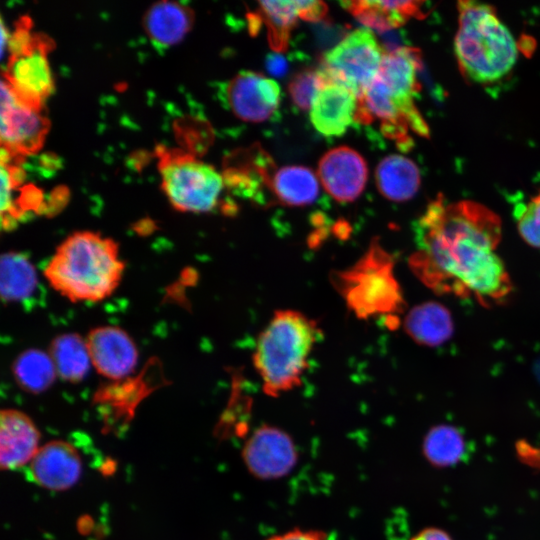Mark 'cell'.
I'll use <instances>...</instances> for the list:
<instances>
[{"mask_svg":"<svg viewBox=\"0 0 540 540\" xmlns=\"http://www.w3.org/2000/svg\"><path fill=\"white\" fill-rule=\"evenodd\" d=\"M300 18V1H261L257 10L249 15L251 26L266 24L271 47L282 52L288 46L291 30Z\"/></svg>","mask_w":540,"mask_h":540,"instance_id":"cell-24","label":"cell"},{"mask_svg":"<svg viewBox=\"0 0 540 540\" xmlns=\"http://www.w3.org/2000/svg\"><path fill=\"white\" fill-rule=\"evenodd\" d=\"M521 238L531 247L540 249V189L527 201H519L513 211Z\"/></svg>","mask_w":540,"mask_h":540,"instance_id":"cell-29","label":"cell"},{"mask_svg":"<svg viewBox=\"0 0 540 540\" xmlns=\"http://www.w3.org/2000/svg\"><path fill=\"white\" fill-rule=\"evenodd\" d=\"M241 161L226 169L224 182L238 195L256 199L263 187L270 190L275 172L273 162L266 152L254 146L239 154Z\"/></svg>","mask_w":540,"mask_h":540,"instance_id":"cell-20","label":"cell"},{"mask_svg":"<svg viewBox=\"0 0 540 540\" xmlns=\"http://www.w3.org/2000/svg\"><path fill=\"white\" fill-rule=\"evenodd\" d=\"M327 5L321 1H300V18L307 21H319L327 14Z\"/></svg>","mask_w":540,"mask_h":540,"instance_id":"cell-32","label":"cell"},{"mask_svg":"<svg viewBox=\"0 0 540 540\" xmlns=\"http://www.w3.org/2000/svg\"><path fill=\"white\" fill-rule=\"evenodd\" d=\"M82 470L81 457L69 442L54 440L41 446L28 464V478L37 485L55 491L72 487Z\"/></svg>","mask_w":540,"mask_h":540,"instance_id":"cell-15","label":"cell"},{"mask_svg":"<svg viewBox=\"0 0 540 540\" xmlns=\"http://www.w3.org/2000/svg\"><path fill=\"white\" fill-rule=\"evenodd\" d=\"M49 355L57 375L65 381H81L90 368L91 360L85 338L75 333L55 337L49 347Z\"/></svg>","mask_w":540,"mask_h":540,"instance_id":"cell-25","label":"cell"},{"mask_svg":"<svg viewBox=\"0 0 540 540\" xmlns=\"http://www.w3.org/2000/svg\"><path fill=\"white\" fill-rule=\"evenodd\" d=\"M342 5L370 29L386 31L405 24L411 17L423 16L424 2L345 1Z\"/></svg>","mask_w":540,"mask_h":540,"instance_id":"cell-21","label":"cell"},{"mask_svg":"<svg viewBox=\"0 0 540 540\" xmlns=\"http://www.w3.org/2000/svg\"><path fill=\"white\" fill-rule=\"evenodd\" d=\"M270 191L286 206L302 207L312 204L319 194V183L312 170L304 166H285L275 170Z\"/></svg>","mask_w":540,"mask_h":540,"instance_id":"cell-23","label":"cell"},{"mask_svg":"<svg viewBox=\"0 0 540 540\" xmlns=\"http://www.w3.org/2000/svg\"><path fill=\"white\" fill-rule=\"evenodd\" d=\"M409 540H453L448 532L438 527L423 528Z\"/></svg>","mask_w":540,"mask_h":540,"instance_id":"cell-33","label":"cell"},{"mask_svg":"<svg viewBox=\"0 0 540 540\" xmlns=\"http://www.w3.org/2000/svg\"><path fill=\"white\" fill-rule=\"evenodd\" d=\"M23 22L9 37L10 56L3 79L26 103L41 108L54 81L48 60L49 40L32 34Z\"/></svg>","mask_w":540,"mask_h":540,"instance_id":"cell-7","label":"cell"},{"mask_svg":"<svg viewBox=\"0 0 540 540\" xmlns=\"http://www.w3.org/2000/svg\"><path fill=\"white\" fill-rule=\"evenodd\" d=\"M158 167L162 190L176 210L205 213L217 206L225 182L213 166L189 153L161 148Z\"/></svg>","mask_w":540,"mask_h":540,"instance_id":"cell-6","label":"cell"},{"mask_svg":"<svg viewBox=\"0 0 540 540\" xmlns=\"http://www.w3.org/2000/svg\"><path fill=\"white\" fill-rule=\"evenodd\" d=\"M194 21L192 9L176 1L162 0L152 4L143 17L144 30L152 44L160 49L180 42Z\"/></svg>","mask_w":540,"mask_h":540,"instance_id":"cell-18","label":"cell"},{"mask_svg":"<svg viewBox=\"0 0 540 540\" xmlns=\"http://www.w3.org/2000/svg\"><path fill=\"white\" fill-rule=\"evenodd\" d=\"M1 296L8 302L20 301L32 294L37 284L32 263L22 254L9 252L1 257Z\"/></svg>","mask_w":540,"mask_h":540,"instance_id":"cell-28","label":"cell"},{"mask_svg":"<svg viewBox=\"0 0 540 540\" xmlns=\"http://www.w3.org/2000/svg\"><path fill=\"white\" fill-rule=\"evenodd\" d=\"M40 433L22 411L3 409L0 415V466L19 469L29 464L39 450Z\"/></svg>","mask_w":540,"mask_h":540,"instance_id":"cell-16","label":"cell"},{"mask_svg":"<svg viewBox=\"0 0 540 540\" xmlns=\"http://www.w3.org/2000/svg\"><path fill=\"white\" fill-rule=\"evenodd\" d=\"M420 66L417 49L399 47L386 51L375 78L405 115L412 131L419 136H428V126L414 103L419 90L417 74Z\"/></svg>","mask_w":540,"mask_h":540,"instance_id":"cell-10","label":"cell"},{"mask_svg":"<svg viewBox=\"0 0 540 540\" xmlns=\"http://www.w3.org/2000/svg\"><path fill=\"white\" fill-rule=\"evenodd\" d=\"M125 262L118 243L94 231H76L55 249L44 267L49 285L71 302L95 303L120 285Z\"/></svg>","mask_w":540,"mask_h":540,"instance_id":"cell-2","label":"cell"},{"mask_svg":"<svg viewBox=\"0 0 540 540\" xmlns=\"http://www.w3.org/2000/svg\"><path fill=\"white\" fill-rule=\"evenodd\" d=\"M417 250L409 258L416 277L438 294L473 295L484 304L503 302L512 283L496 253L500 218L471 200H432L415 224Z\"/></svg>","mask_w":540,"mask_h":540,"instance_id":"cell-1","label":"cell"},{"mask_svg":"<svg viewBox=\"0 0 540 540\" xmlns=\"http://www.w3.org/2000/svg\"><path fill=\"white\" fill-rule=\"evenodd\" d=\"M331 282L358 318L391 314L404 306L393 258L378 240L352 266L334 272Z\"/></svg>","mask_w":540,"mask_h":540,"instance_id":"cell-5","label":"cell"},{"mask_svg":"<svg viewBox=\"0 0 540 540\" xmlns=\"http://www.w3.org/2000/svg\"><path fill=\"white\" fill-rule=\"evenodd\" d=\"M454 50L468 80L492 84L504 79L516 64L517 45L509 29L489 4L459 1Z\"/></svg>","mask_w":540,"mask_h":540,"instance_id":"cell-3","label":"cell"},{"mask_svg":"<svg viewBox=\"0 0 540 540\" xmlns=\"http://www.w3.org/2000/svg\"><path fill=\"white\" fill-rule=\"evenodd\" d=\"M404 330L417 344L436 347L452 337L454 323L447 307L428 301L409 311L404 320Z\"/></svg>","mask_w":540,"mask_h":540,"instance_id":"cell-19","label":"cell"},{"mask_svg":"<svg viewBox=\"0 0 540 540\" xmlns=\"http://www.w3.org/2000/svg\"><path fill=\"white\" fill-rule=\"evenodd\" d=\"M266 540H328V535L322 530L293 528Z\"/></svg>","mask_w":540,"mask_h":540,"instance_id":"cell-31","label":"cell"},{"mask_svg":"<svg viewBox=\"0 0 540 540\" xmlns=\"http://www.w3.org/2000/svg\"><path fill=\"white\" fill-rule=\"evenodd\" d=\"M12 372L16 383L30 393L44 392L58 376L49 353L37 349L19 354L12 365Z\"/></svg>","mask_w":540,"mask_h":540,"instance_id":"cell-27","label":"cell"},{"mask_svg":"<svg viewBox=\"0 0 540 540\" xmlns=\"http://www.w3.org/2000/svg\"><path fill=\"white\" fill-rule=\"evenodd\" d=\"M276 81L253 71H242L226 85L225 101L235 116L248 122H264L280 105Z\"/></svg>","mask_w":540,"mask_h":540,"instance_id":"cell-12","label":"cell"},{"mask_svg":"<svg viewBox=\"0 0 540 540\" xmlns=\"http://www.w3.org/2000/svg\"><path fill=\"white\" fill-rule=\"evenodd\" d=\"M268 68L271 73L279 75L285 71L286 64L282 58L272 57L268 62Z\"/></svg>","mask_w":540,"mask_h":540,"instance_id":"cell-34","label":"cell"},{"mask_svg":"<svg viewBox=\"0 0 540 540\" xmlns=\"http://www.w3.org/2000/svg\"><path fill=\"white\" fill-rule=\"evenodd\" d=\"M319 336L316 322L306 315L293 310L275 312L259 335L253 355L267 395L278 397L301 383Z\"/></svg>","mask_w":540,"mask_h":540,"instance_id":"cell-4","label":"cell"},{"mask_svg":"<svg viewBox=\"0 0 540 540\" xmlns=\"http://www.w3.org/2000/svg\"><path fill=\"white\" fill-rule=\"evenodd\" d=\"M241 457L255 478L276 480L294 469L299 454L295 441L286 431L263 424L247 438Z\"/></svg>","mask_w":540,"mask_h":540,"instance_id":"cell-11","label":"cell"},{"mask_svg":"<svg viewBox=\"0 0 540 540\" xmlns=\"http://www.w3.org/2000/svg\"><path fill=\"white\" fill-rule=\"evenodd\" d=\"M356 105L350 89L326 78L310 108L311 123L324 136H341L354 120Z\"/></svg>","mask_w":540,"mask_h":540,"instance_id":"cell-17","label":"cell"},{"mask_svg":"<svg viewBox=\"0 0 540 540\" xmlns=\"http://www.w3.org/2000/svg\"><path fill=\"white\" fill-rule=\"evenodd\" d=\"M318 177L324 189L339 202H352L364 190L368 168L354 149L340 146L327 151L318 164Z\"/></svg>","mask_w":540,"mask_h":540,"instance_id":"cell-14","label":"cell"},{"mask_svg":"<svg viewBox=\"0 0 540 540\" xmlns=\"http://www.w3.org/2000/svg\"><path fill=\"white\" fill-rule=\"evenodd\" d=\"M85 341L91 364L100 375L111 380H121L134 371L138 362V350L132 337L122 328H93Z\"/></svg>","mask_w":540,"mask_h":540,"instance_id":"cell-13","label":"cell"},{"mask_svg":"<svg viewBox=\"0 0 540 540\" xmlns=\"http://www.w3.org/2000/svg\"><path fill=\"white\" fill-rule=\"evenodd\" d=\"M385 53L371 29L358 28L324 54L321 70L358 97L377 76Z\"/></svg>","mask_w":540,"mask_h":540,"instance_id":"cell-8","label":"cell"},{"mask_svg":"<svg viewBox=\"0 0 540 540\" xmlns=\"http://www.w3.org/2000/svg\"><path fill=\"white\" fill-rule=\"evenodd\" d=\"M326 81L321 69H304L297 72L288 84V92L294 103L301 110H308Z\"/></svg>","mask_w":540,"mask_h":540,"instance_id":"cell-30","label":"cell"},{"mask_svg":"<svg viewBox=\"0 0 540 540\" xmlns=\"http://www.w3.org/2000/svg\"><path fill=\"white\" fill-rule=\"evenodd\" d=\"M422 451L432 466L445 468L463 461L467 454V442L458 428L439 424L433 426L424 436Z\"/></svg>","mask_w":540,"mask_h":540,"instance_id":"cell-26","label":"cell"},{"mask_svg":"<svg viewBox=\"0 0 540 540\" xmlns=\"http://www.w3.org/2000/svg\"><path fill=\"white\" fill-rule=\"evenodd\" d=\"M375 181L379 192L388 200L403 202L410 200L420 186V173L410 159L393 154L383 158L375 170Z\"/></svg>","mask_w":540,"mask_h":540,"instance_id":"cell-22","label":"cell"},{"mask_svg":"<svg viewBox=\"0 0 540 540\" xmlns=\"http://www.w3.org/2000/svg\"><path fill=\"white\" fill-rule=\"evenodd\" d=\"M49 129L41 108L34 107L1 82L0 137L1 145L13 158L34 153L42 146Z\"/></svg>","mask_w":540,"mask_h":540,"instance_id":"cell-9","label":"cell"}]
</instances>
